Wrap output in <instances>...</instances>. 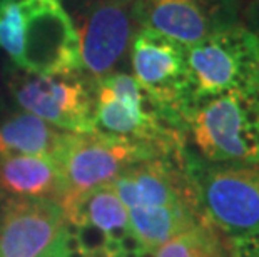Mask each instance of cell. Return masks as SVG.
I'll return each instance as SVG.
<instances>
[{"instance_id": "obj_1", "label": "cell", "mask_w": 259, "mask_h": 257, "mask_svg": "<svg viewBox=\"0 0 259 257\" xmlns=\"http://www.w3.org/2000/svg\"><path fill=\"white\" fill-rule=\"evenodd\" d=\"M0 50L29 74L82 72L75 24L59 0H12L0 12Z\"/></svg>"}, {"instance_id": "obj_2", "label": "cell", "mask_w": 259, "mask_h": 257, "mask_svg": "<svg viewBox=\"0 0 259 257\" xmlns=\"http://www.w3.org/2000/svg\"><path fill=\"white\" fill-rule=\"evenodd\" d=\"M96 85V132L147 144L166 156L184 152V124L164 111L129 74L112 72Z\"/></svg>"}, {"instance_id": "obj_3", "label": "cell", "mask_w": 259, "mask_h": 257, "mask_svg": "<svg viewBox=\"0 0 259 257\" xmlns=\"http://www.w3.org/2000/svg\"><path fill=\"white\" fill-rule=\"evenodd\" d=\"M184 132L209 162L259 164V89L194 104L184 114Z\"/></svg>"}, {"instance_id": "obj_4", "label": "cell", "mask_w": 259, "mask_h": 257, "mask_svg": "<svg viewBox=\"0 0 259 257\" xmlns=\"http://www.w3.org/2000/svg\"><path fill=\"white\" fill-rule=\"evenodd\" d=\"M187 176L192 180L204 217L231 239L259 229V164L209 162L187 156Z\"/></svg>"}, {"instance_id": "obj_5", "label": "cell", "mask_w": 259, "mask_h": 257, "mask_svg": "<svg viewBox=\"0 0 259 257\" xmlns=\"http://www.w3.org/2000/svg\"><path fill=\"white\" fill-rule=\"evenodd\" d=\"M259 39L244 24L187 47L189 107L197 102L256 87Z\"/></svg>"}, {"instance_id": "obj_6", "label": "cell", "mask_w": 259, "mask_h": 257, "mask_svg": "<svg viewBox=\"0 0 259 257\" xmlns=\"http://www.w3.org/2000/svg\"><path fill=\"white\" fill-rule=\"evenodd\" d=\"M152 157H166V154L147 144L101 132H70L56 161L60 171L59 205L67 211L92 189L112 184L131 164Z\"/></svg>"}, {"instance_id": "obj_7", "label": "cell", "mask_w": 259, "mask_h": 257, "mask_svg": "<svg viewBox=\"0 0 259 257\" xmlns=\"http://www.w3.org/2000/svg\"><path fill=\"white\" fill-rule=\"evenodd\" d=\"M9 89L19 107L49 124L74 134L96 132V85L82 72L29 74L19 70L10 79Z\"/></svg>"}, {"instance_id": "obj_8", "label": "cell", "mask_w": 259, "mask_h": 257, "mask_svg": "<svg viewBox=\"0 0 259 257\" xmlns=\"http://www.w3.org/2000/svg\"><path fill=\"white\" fill-rule=\"evenodd\" d=\"M129 50L132 77L169 116L184 124L189 109L187 47L154 30L141 29L134 34Z\"/></svg>"}, {"instance_id": "obj_9", "label": "cell", "mask_w": 259, "mask_h": 257, "mask_svg": "<svg viewBox=\"0 0 259 257\" xmlns=\"http://www.w3.org/2000/svg\"><path fill=\"white\" fill-rule=\"evenodd\" d=\"M242 0H134L132 15L142 29L191 47L242 24Z\"/></svg>"}, {"instance_id": "obj_10", "label": "cell", "mask_w": 259, "mask_h": 257, "mask_svg": "<svg viewBox=\"0 0 259 257\" xmlns=\"http://www.w3.org/2000/svg\"><path fill=\"white\" fill-rule=\"evenodd\" d=\"M132 4L119 0H85L80 9V67L87 79L97 82L112 74L134 39Z\"/></svg>"}, {"instance_id": "obj_11", "label": "cell", "mask_w": 259, "mask_h": 257, "mask_svg": "<svg viewBox=\"0 0 259 257\" xmlns=\"http://www.w3.org/2000/svg\"><path fill=\"white\" fill-rule=\"evenodd\" d=\"M67 217L52 199H12L0 217V257H60Z\"/></svg>"}, {"instance_id": "obj_12", "label": "cell", "mask_w": 259, "mask_h": 257, "mask_svg": "<svg viewBox=\"0 0 259 257\" xmlns=\"http://www.w3.org/2000/svg\"><path fill=\"white\" fill-rule=\"evenodd\" d=\"M170 157L174 156L134 162L115 177L112 185L125 209L199 207L194 184L187 176L184 164H176Z\"/></svg>"}, {"instance_id": "obj_13", "label": "cell", "mask_w": 259, "mask_h": 257, "mask_svg": "<svg viewBox=\"0 0 259 257\" xmlns=\"http://www.w3.org/2000/svg\"><path fill=\"white\" fill-rule=\"evenodd\" d=\"M0 195L12 199H60V171L47 156L0 157Z\"/></svg>"}, {"instance_id": "obj_14", "label": "cell", "mask_w": 259, "mask_h": 257, "mask_svg": "<svg viewBox=\"0 0 259 257\" xmlns=\"http://www.w3.org/2000/svg\"><path fill=\"white\" fill-rule=\"evenodd\" d=\"M70 132L38 119L34 114L17 112L0 122V157L47 156L57 161Z\"/></svg>"}, {"instance_id": "obj_15", "label": "cell", "mask_w": 259, "mask_h": 257, "mask_svg": "<svg viewBox=\"0 0 259 257\" xmlns=\"http://www.w3.org/2000/svg\"><path fill=\"white\" fill-rule=\"evenodd\" d=\"M69 224H92L107 234L109 240H119L131 231L129 212L115 192L112 184L101 185L75 200L64 211Z\"/></svg>"}, {"instance_id": "obj_16", "label": "cell", "mask_w": 259, "mask_h": 257, "mask_svg": "<svg viewBox=\"0 0 259 257\" xmlns=\"http://www.w3.org/2000/svg\"><path fill=\"white\" fill-rule=\"evenodd\" d=\"M154 257H234L233 239L204 217L194 229L167 240Z\"/></svg>"}, {"instance_id": "obj_17", "label": "cell", "mask_w": 259, "mask_h": 257, "mask_svg": "<svg viewBox=\"0 0 259 257\" xmlns=\"http://www.w3.org/2000/svg\"><path fill=\"white\" fill-rule=\"evenodd\" d=\"M77 239H79L80 249L85 250L87 254L96 252L99 249H104L109 242V237L106 232H102L101 229L92 226V224H82V226H74Z\"/></svg>"}, {"instance_id": "obj_18", "label": "cell", "mask_w": 259, "mask_h": 257, "mask_svg": "<svg viewBox=\"0 0 259 257\" xmlns=\"http://www.w3.org/2000/svg\"><path fill=\"white\" fill-rule=\"evenodd\" d=\"M234 257H259V229L233 239Z\"/></svg>"}, {"instance_id": "obj_19", "label": "cell", "mask_w": 259, "mask_h": 257, "mask_svg": "<svg viewBox=\"0 0 259 257\" xmlns=\"http://www.w3.org/2000/svg\"><path fill=\"white\" fill-rule=\"evenodd\" d=\"M242 24L259 39V0H252L242 12Z\"/></svg>"}, {"instance_id": "obj_20", "label": "cell", "mask_w": 259, "mask_h": 257, "mask_svg": "<svg viewBox=\"0 0 259 257\" xmlns=\"http://www.w3.org/2000/svg\"><path fill=\"white\" fill-rule=\"evenodd\" d=\"M119 249L120 254H129V252H144V245L141 244V240L136 237V234L129 231L125 236H122L119 240Z\"/></svg>"}, {"instance_id": "obj_21", "label": "cell", "mask_w": 259, "mask_h": 257, "mask_svg": "<svg viewBox=\"0 0 259 257\" xmlns=\"http://www.w3.org/2000/svg\"><path fill=\"white\" fill-rule=\"evenodd\" d=\"M10 2H12V0H0V12H2V10L7 7Z\"/></svg>"}, {"instance_id": "obj_22", "label": "cell", "mask_w": 259, "mask_h": 257, "mask_svg": "<svg viewBox=\"0 0 259 257\" xmlns=\"http://www.w3.org/2000/svg\"><path fill=\"white\" fill-rule=\"evenodd\" d=\"M256 87L259 89V54H257V67H256Z\"/></svg>"}, {"instance_id": "obj_23", "label": "cell", "mask_w": 259, "mask_h": 257, "mask_svg": "<svg viewBox=\"0 0 259 257\" xmlns=\"http://www.w3.org/2000/svg\"><path fill=\"white\" fill-rule=\"evenodd\" d=\"M119 2H124V4H134V0H119Z\"/></svg>"}]
</instances>
